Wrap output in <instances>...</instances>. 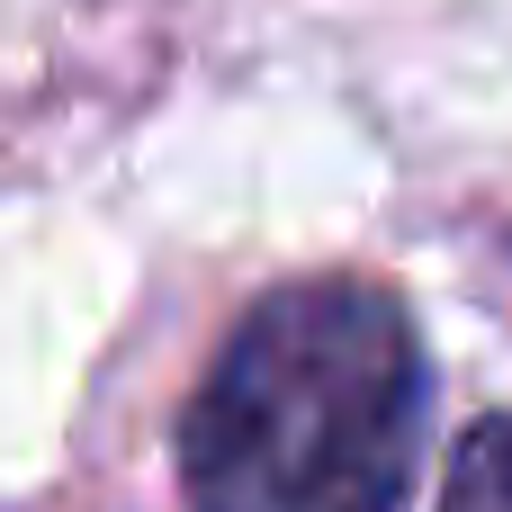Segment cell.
<instances>
[{
    "instance_id": "cell-1",
    "label": "cell",
    "mask_w": 512,
    "mask_h": 512,
    "mask_svg": "<svg viewBox=\"0 0 512 512\" xmlns=\"http://www.w3.org/2000/svg\"><path fill=\"white\" fill-rule=\"evenodd\" d=\"M414 450L423 342L378 279L270 288L180 423L198 512H405Z\"/></svg>"
},
{
    "instance_id": "cell-2",
    "label": "cell",
    "mask_w": 512,
    "mask_h": 512,
    "mask_svg": "<svg viewBox=\"0 0 512 512\" xmlns=\"http://www.w3.org/2000/svg\"><path fill=\"white\" fill-rule=\"evenodd\" d=\"M441 512H512V414L477 423V432L459 441V468H450Z\"/></svg>"
}]
</instances>
